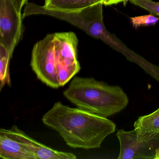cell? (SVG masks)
<instances>
[{"instance_id": "ba28073f", "label": "cell", "mask_w": 159, "mask_h": 159, "mask_svg": "<svg viewBox=\"0 0 159 159\" xmlns=\"http://www.w3.org/2000/svg\"><path fill=\"white\" fill-rule=\"evenodd\" d=\"M120 144L118 159H155L159 148V135L152 139L138 141L135 130H119L116 134Z\"/></svg>"}, {"instance_id": "277c9868", "label": "cell", "mask_w": 159, "mask_h": 159, "mask_svg": "<svg viewBox=\"0 0 159 159\" xmlns=\"http://www.w3.org/2000/svg\"><path fill=\"white\" fill-rule=\"evenodd\" d=\"M30 66L37 78L49 87H60L57 73L55 33L48 34L34 45Z\"/></svg>"}, {"instance_id": "3957f363", "label": "cell", "mask_w": 159, "mask_h": 159, "mask_svg": "<svg viewBox=\"0 0 159 159\" xmlns=\"http://www.w3.org/2000/svg\"><path fill=\"white\" fill-rule=\"evenodd\" d=\"M103 3H99L76 11L65 12L46 9L33 2L25 5L22 17L35 15H45L67 21L81 29L88 35L104 43L111 33L103 22Z\"/></svg>"}, {"instance_id": "2e32d148", "label": "cell", "mask_w": 159, "mask_h": 159, "mask_svg": "<svg viewBox=\"0 0 159 159\" xmlns=\"http://www.w3.org/2000/svg\"><path fill=\"white\" fill-rule=\"evenodd\" d=\"M125 0H104L103 1V5L106 6L112 5L113 4H117L118 3L123 2Z\"/></svg>"}, {"instance_id": "30bf717a", "label": "cell", "mask_w": 159, "mask_h": 159, "mask_svg": "<svg viewBox=\"0 0 159 159\" xmlns=\"http://www.w3.org/2000/svg\"><path fill=\"white\" fill-rule=\"evenodd\" d=\"M104 0H45L46 9L65 12L76 11L99 3Z\"/></svg>"}, {"instance_id": "7c38bea8", "label": "cell", "mask_w": 159, "mask_h": 159, "mask_svg": "<svg viewBox=\"0 0 159 159\" xmlns=\"http://www.w3.org/2000/svg\"><path fill=\"white\" fill-rule=\"evenodd\" d=\"M12 56L2 44H0V91L7 85L11 86L10 76V62Z\"/></svg>"}, {"instance_id": "7a4b0ae2", "label": "cell", "mask_w": 159, "mask_h": 159, "mask_svg": "<svg viewBox=\"0 0 159 159\" xmlns=\"http://www.w3.org/2000/svg\"><path fill=\"white\" fill-rule=\"evenodd\" d=\"M63 95L78 108L104 118L120 112L129 103L128 96L120 86L93 78L74 77Z\"/></svg>"}, {"instance_id": "8fae6325", "label": "cell", "mask_w": 159, "mask_h": 159, "mask_svg": "<svg viewBox=\"0 0 159 159\" xmlns=\"http://www.w3.org/2000/svg\"><path fill=\"white\" fill-rule=\"evenodd\" d=\"M33 152L35 159H76L72 152L59 151L34 140Z\"/></svg>"}, {"instance_id": "ac0fdd59", "label": "cell", "mask_w": 159, "mask_h": 159, "mask_svg": "<svg viewBox=\"0 0 159 159\" xmlns=\"http://www.w3.org/2000/svg\"><path fill=\"white\" fill-rule=\"evenodd\" d=\"M130 0H125L123 2L124 6H125L126 5V3H127L128 2H129Z\"/></svg>"}, {"instance_id": "52a82bcc", "label": "cell", "mask_w": 159, "mask_h": 159, "mask_svg": "<svg viewBox=\"0 0 159 159\" xmlns=\"http://www.w3.org/2000/svg\"><path fill=\"white\" fill-rule=\"evenodd\" d=\"M35 139L16 125L0 130V158L3 159H35L33 152Z\"/></svg>"}, {"instance_id": "8992f818", "label": "cell", "mask_w": 159, "mask_h": 159, "mask_svg": "<svg viewBox=\"0 0 159 159\" xmlns=\"http://www.w3.org/2000/svg\"><path fill=\"white\" fill-rule=\"evenodd\" d=\"M22 20L12 0H0V44L11 56L22 37Z\"/></svg>"}, {"instance_id": "e0dca14e", "label": "cell", "mask_w": 159, "mask_h": 159, "mask_svg": "<svg viewBox=\"0 0 159 159\" xmlns=\"http://www.w3.org/2000/svg\"><path fill=\"white\" fill-rule=\"evenodd\" d=\"M155 159H159V148L156 150V157Z\"/></svg>"}, {"instance_id": "5b68a950", "label": "cell", "mask_w": 159, "mask_h": 159, "mask_svg": "<svg viewBox=\"0 0 159 159\" xmlns=\"http://www.w3.org/2000/svg\"><path fill=\"white\" fill-rule=\"evenodd\" d=\"M78 44V39L74 32L55 33L57 73L60 87L66 85L80 71Z\"/></svg>"}, {"instance_id": "9c48e42d", "label": "cell", "mask_w": 159, "mask_h": 159, "mask_svg": "<svg viewBox=\"0 0 159 159\" xmlns=\"http://www.w3.org/2000/svg\"><path fill=\"white\" fill-rule=\"evenodd\" d=\"M134 130L138 141L152 139L159 135V108L152 113L140 116L135 121Z\"/></svg>"}, {"instance_id": "5bb4252c", "label": "cell", "mask_w": 159, "mask_h": 159, "mask_svg": "<svg viewBox=\"0 0 159 159\" xmlns=\"http://www.w3.org/2000/svg\"><path fill=\"white\" fill-rule=\"evenodd\" d=\"M131 3L143 8L153 15L159 16V2L151 0H130Z\"/></svg>"}, {"instance_id": "9a60e30c", "label": "cell", "mask_w": 159, "mask_h": 159, "mask_svg": "<svg viewBox=\"0 0 159 159\" xmlns=\"http://www.w3.org/2000/svg\"><path fill=\"white\" fill-rule=\"evenodd\" d=\"M28 0H12L13 2H14V5L16 7V10L18 12L21 13L22 8L28 2Z\"/></svg>"}, {"instance_id": "4fadbf2b", "label": "cell", "mask_w": 159, "mask_h": 159, "mask_svg": "<svg viewBox=\"0 0 159 159\" xmlns=\"http://www.w3.org/2000/svg\"><path fill=\"white\" fill-rule=\"evenodd\" d=\"M133 27L137 29L139 27L147 26L156 25L159 21V18L153 15L140 16L130 18Z\"/></svg>"}, {"instance_id": "6da1fadb", "label": "cell", "mask_w": 159, "mask_h": 159, "mask_svg": "<svg viewBox=\"0 0 159 159\" xmlns=\"http://www.w3.org/2000/svg\"><path fill=\"white\" fill-rule=\"evenodd\" d=\"M45 125L55 130L66 144L74 148H98L105 139L115 132L116 125L107 118L78 108L56 102L42 118Z\"/></svg>"}]
</instances>
